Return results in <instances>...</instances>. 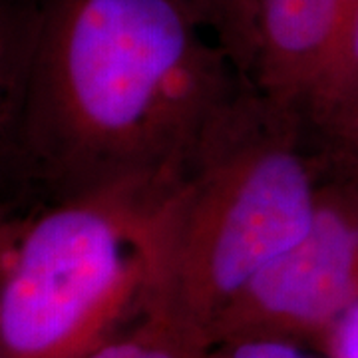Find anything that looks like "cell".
I'll return each instance as SVG.
<instances>
[{
  "instance_id": "1",
  "label": "cell",
  "mask_w": 358,
  "mask_h": 358,
  "mask_svg": "<svg viewBox=\"0 0 358 358\" xmlns=\"http://www.w3.org/2000/svg\"><path fill=\"white\" fill-rule=\"evenodd\" d=\"M0 72L2 167L40 207L162 192L253 84L187 0H36Z\"/></svg>"
},
{
  "instance_id": "2",
  "label": "cell",
  "mask_w": 358,
  "mask_h": 358,
  "mask_svg": "<svg viewBox=\"0 0 358 358\" xmlns=\"http://www.w3.org/2000/svg\"><path fill=\"white\" fill-rule=\"evenodd\" d=\"M334 159L305 115L249 84L152 201L145 315L207 350L223 307L307 231Z\"/></svg>"
},
{
  "instance_id": "3",
  "label": "cell",
  "mask_w": 358,
  "mask_h": 358,
  "mask_svg": "<svg viewBox=\"0 0 358 358\" xmlns=\"http://www.w3.org/2000/svg\"><path fill=\"white\" fill-rule=\"evenodd\" d=\"M157 193L40 207L4 243L0 358H82L145 315V225Z\"/></svg>"
},
{
  "instance_id": "4",
  "label": "cell",
  "mask_w": 358,
  "mask_h": 358,
  "mask_svg": "<svg viewBox=\"0 0 358 358\" xmlns=\"http://www.w3.org/2000/svg\"><path fill=\"white\" fill-rule=\"evenodd\" d=\"M307 231L223 307L207 348L237 338L319 346L358 301V167L334 154Z\"/></svg>"
},
{
  "instance_id": "5",
  "label": "cell",
  "mask_w": 358,
  "mask_h": 358,
  "mask_svg": "<svg viewBox=\"0 0 358 358\" xmlns=\"http://www.w3.org/2000/svg\"><path fill=\"white\" fill-rule=\"evenodd\" d=\"M357 8L358 0H255V50L249 80L259 94L303 114Z\"/></svg>"
},
{
  "instance_id": "6",
  "label": "cell",
  "mask_w": 358,
  "mask_h": 358,
  "mask_svg": "<svg viewBox=\"0 0 358 358\" xmlns=\"http://www.w3.org/2000/svg\"><path fill=\"white\" fill-rule=\"evenodd\" d=\"M355 106H358V8L334 60L305 103L303 115L319 131Z\"/></svg>"
},
{
  "instance_id": "7",
  "label": "cell",
  "mask_w": 358,
  "mask_h": 358,
  "mask_svg": "<svg viewBox=\"0 0 358 358\" xmlns=\"http://www.w3.org/2000/svg\"><path fill=\"white\" fill-rule=\"evenodd\" d=\"M203 352L169 322L143 315L124 333L82 358H199Z\"/></svg>"
},
{
  "instance_id": "8",
  "label": "cell",
  "mask_w": 358,
  "mask_h": 358,
  "mask_svg": "<svg viewBox=\"0 0 358 358\" xmlns=\"http://www.w3.org/2000/svg\"><path fill=\"white\" fill-rule=\"evenodd\" d=\"M203 24L249 78L255 50V0H187Z\"/></svg>"
},
{
  "instance_id": "9",
  "label": "cell",
  "mask_w": 358,
  "mask_h": 358,
  "mask_svg": "<svg viewBox=\"0 0 358 358\" xmlns=\"http://www.w3.org/2000/svg\"><path fill=\"white\" fill-rule=\"evenodd\" d=\"M225 358H310L305 346L281 338H237L217 343Z\"/></svg>"
},
{
  "instance_id": "10",
  "label": "cell",
  "mask_w": 358,
  "mask_h": 358,
  "mask_svg": "<svg viewBox=\"0 0 358 358\" xmlns=\"http://www.w3.org/2000/svg\"><path fill=\"white\" fill-rule=\"evenodd\" d=\"M317 350L327 358H358V301L336 319Z\"/></svg>"
},
{
  "instance_id": "11",
  "label": "cell",
  "mask_w": 358,
  "mask_h": 358,
  "mask_svg": "<svg viewBox=\"0 0 358 358\" xmlns=\"http://www.w3.org/2000/svg\"><path fill=\"white\" fill-rule=\"evenodd\" d=\"M324 143L333 150L334 154L346 159H358V106L348 110L346 114L336 117L327 128L317 131Z\"/></svg>"
},
{
  "instance_id": "12",
  "label": "cell",
  "mask_w": 358,
  "mask_h": 358,
  "mask_svg": "<svg viewBox=\"0 0 358 358\" xmlns=\"http://www.w3.org/2000/svg\"><path fill=\"white\" fill-rule=\"evenodd\" d=\"M199 358H225V357H223V352L219 350L217 346H209V348H207Z\"/></svg>"
},
{
  "instance_id": "13",
  "label": "cell",
  "mask_w": 358,
  "mask_h": 358,
  "mask_svg": "<svg viewBox=\"0 0 358 358\" xmlns=\"http://www.w3.org/2000/svg\"><path fill=\"white\" fill-rule=\"evenodd\" d=\"M345 159H346V157H345ZM348 162H350V164H355V166L358 167V159H357V162H352V159H348Z\"/></svg>"
}]
</instances>
